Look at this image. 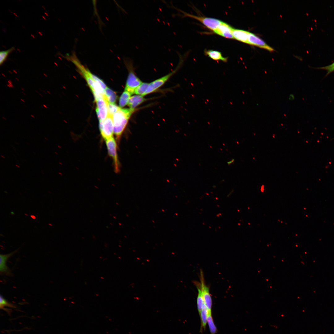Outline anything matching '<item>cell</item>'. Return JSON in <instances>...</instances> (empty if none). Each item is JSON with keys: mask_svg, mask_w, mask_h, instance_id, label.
Segmentation results:
<instances>
[{"mask_svg": "<svg viewBox=\"0 0 334 334\" xmlns=\"http://www.w3.org/2000/svg\"><path fill=\"white\" fill-rule=\"evenodd\" d=\"M5 306H8L10 307H15V306L13 304L7 301L1 295L0 296V307L1 309H3Z\"/></svg>", "mask_w": 334, "mask_h": 334, "instance_id": "24", "label": "cell"}, {"mask_svg": "<svg viewBox=\"0 0 334 334\" xmlns=\"http://www.w3.org/2000/svg\"><path fill=\"white\" fill-rule=\"evenodd\" d=\"M247 44L264 49L271 52L274 51V49L268 45L263 40L250 32L249 33Z\"/></svg>", "mask_w": 334, "mask_h": 334, "instance_id": "10", "label": "cell"}, {"mask_svg": "<svg viewBox=\"0 0 334 334\" xmlns=\"http://www.w3.org/2000/svg\"><path fill=\"white\" fill-rule=\"evenodd\" d=\"M149 84V83H147L142 82L136 89L134 94L143 96V95L148 87Z\"/></svg>", "mask_w": 334, "mask_h": 334, "instance_id": "21", "label": "cell"}, {"mask_svg": "<svg viewBox=\"0 0 334 334\" xmlns=\"http://www.w3.org/2000/svg\"><path fill=\"white\" fill-rule=\"evenodd\" d=\"M205 53L212 59L216 61H222L224 62H227L228 58L224 57L221 53L218 51L212 50H206Z\"/></svg>", "mask_w": 334, "mask_h": 334, "instance_id": "15", "label": "cell"}, {"mask_svg": "<svg viewBox=\"0 0 334 334\" xmlns=\"http://www.w3.org/2000/svg\"><path fill=\"white\" fill-rule=\"evenodd\" d=\"M14 251L11 253L6 254H1L0 255V271L1 272L7 273L9 271V269L6 265L7 259L15 253Z\"/></svg>", "mask_w": 334, "mask_h": 334, "instance_id": "14", "label": "cell"}, {"mask_svg": "<svg viewBox=\"0 0 334 334\" xmlns=\"http://www.w3.org/2000/svg\"><path fill=\"white\" fill-rule=\"evenodd\" d=\"M96 104V111L99 121L105 120L108 115V102L104 98L101 97L95 100Z\"/></svg>", "mask_w": 334, "mask_h": 334, "instance_id": "9", "label": "cell"}, {"mask_svg": "<svg viewBox=\"0 0 334 334\" xmlns=\"http://www.w3.org/2000/svg\"><path fill=\"white\" fill-rule=\"evenodd\" d=\"M131 95L129 92L124 91L119 98V105L120 107H123L128 105Z\"/></svg>", "mask_w": 334, "mask_h": 334, "instance_id": "17", "label": "cell"}, {"mask_svg": "<svg viewBox=\"0 0 334 334\" xmlns=\"http://www.w3.org/2000/svg\"><path fill=\"white\" fill-rule=\"evenodd\" d=\"M317 69L323 70L327 71L326 76L330 74L331 73L334 71V62L331 64L328 65L320 67H318Z\"/></svg>", "mask_w": 334, "mask_h": 334, "instance_id": "25", "label": "cell"}, {"mask_svg": "<svg viewBox=\"0 0 334 334\" xmlns=\"http://www.w3.org/2000/svg\"><path fill=\"white\" fill-rule=\"evenodd\" d=\"M135 109L120 108L112 116L114 133L119 140L129 120Z\"/></svg>", "mask_w": 334, "mask_h": 334, "instance_id": "2", "label": "cell"}, {"mask_svg": "<svg viewBox=\"0 0 334 334\" xmlns=\"http://www.w3.org/2000/svg\"><path fill=\"white\" fill-rule=\"evenodd\" d=\"M106 143L109 154L113 161L115 171L117 173L119 170V168L115 141L113 137L106 140Z\"/></svg>", "mask_w": 334, "mask_h": 334, "instance_id": "7", "label": "cell"}, {"mask_svg": "<svg viewBox=\"0 0 334 334\" xmlns=\"http://www.w3.org/2000/svg\"><path fill=\"white\" fill-rule=\"evenodd\" d=\"M99 128L102 137L105 140L113 137L114 125L112 116L108 115L103 121H99Z\"/></svg>", "mask_w": 334, "mask_h": 334, "instance_id": "5", "label": "cell"}, {"mask_svg": "<svg viewBox=\"0 0 334 334\" xmlns=\"http://www.w3.org/2000/svg\"><path fill=\"white\" fill-rule=\"evenodd\" d=\"M31 217L33 219H35L36 218V217L34 215H31Z\"/></svg>", "mask_w": 334, "mask_h": 334, "instance_id": "26", "label": "cell"}, {"mask_svg": "<svg viewBox=\"0 0 334 334\" xmlns=\"http://www.w3.org/2000/svg\"><path fill=\"white\" fill-rule=\"evenodd\" d=\"M201 289L202 292L204 303L208 311V314H211L212 299L209 293V288L205 284L203 273L200 272Z\"/></svg>", "mask_w": 334, "mask_h": 334, "instance_id": "8", "label": "cell"}, {"mask_svg": "<svg viewBox=\"0 0 334 334\" xmlns=\"http://www.w3.org/2000/svg\"><path fill=\"white\" fill-rule=\"evenodd\" d=\"M249 33V32L241 29L233 28L232 31V34L234 39L247 44Z\"/></svg>", "mask_w": 334, "mask_h": 334, "instance_id": "12", "label": "cell"}, {"mask_svg": "<svg viewBox=\"0 0 334 334\" xmlns=\"http://www.w3.org/2000/svg\"><path fill=\"white\" fill-rule=\"evenodd\" d=\"M62 56L75 65L86 80L94 96L104 95V90L91 78L92 73L81 63L75 52H73L70 55L67 54Z\"/></svg>", "mask_w": 334, "mask_h": 334, "instance_id": "1", "label": "cell"}, {"mask_svg": "<svg viewBox=\"0 0 334 334\" xmlns=\"http://www.w3.org/2000/svg\"><path fill=\"white\" fill-rule=\"evenodd\" d=\"M107 107L108 115L113 116L120 107H118L115 103H111L108 102Z\"/></svg>", "mask_w": 334, "mask_h": 334, "instance_id": "23", "label": "cell"}, {"mask_svg": "<svg viewBox=\"0 0 334 334\" xmlns=\"http://www.w3.org/2000/svg\"><path fill=\"white\" fill-rule=\"evenodd\" d=\"M15 49V48L13 47L7 50L0 52V65H2L5 62L9 54L13 51Z\"/></svg>", "mask_w": 334, "mask_h": 334, "instance_id": "20", "label": "cell"}, {"mask_svg": "<svg viewBox=\"0 0 334 334\" xmlns=\"http://www.w3.org/2000/svg\"><path fill=\"white\" fill-rule=\"evenodd\" d=\"M233 29L227 24L222 22L213 31L215 33L223 37L234 39L232 34Z\"/></svg>", "mask_w": 334, "mask_h": 334, "instance_id": "11", "label": "cell"}, {"mask_svg": "<svg viewBox=\"0 0 334 334\" xmlns=\"http://www.w3.org/2000/svg\"><path fill=\"white\" fill-rule=\"evenodd\" d=\"M211 314H208L207 321L211 334H215L217 332V329Z\"/></svg>", "mask_w": 334, "mask_h": 334, "instance_id": "22", "label": "cell"}, {"mask_svg": "<svg viewBox=\"0 0 334 334\" xmlns=\"http://www.w3.org/2000/svg\"><path fill=\"white\" fill-rule=\"evenodd\" d=\"M208 314V311L207 308L204 303L203 306L200 314L202 325L204 329L206 328L207 322V319Z\"/></svg>", "mask_w": 334, "mask_h": 334, "instance_id": "18", "label": "cell"}, {"mask_svg": "<svg viewBox=\"0 0 334 334\" xmlns=\"http://www.w3.org/2000/svg\"><path fill=\"white\" fill-rule=\"evenodd\" d=\"M16 166H17V167H19V166H18V165H16Z\"/></svg>", "mask_w": 334, "mask_h": 334, "instance_id": "27", "label": "cell"}, {"mask_svg": "<svg viewBox=\"0 0 334 334\" xmlns=\"http://www.w3.org/2000/svg\"><path fill=\"white\" fill-rule=\"evenodd\" d=\"M179 57L180 59L178 64L176 68L171 72L149 83L148 87L143 96L154 92L159 88L177 71L180 68L182 62V57L179 56Z\"/></svg>", "mask_w": 334, "mask_h": 334, "instance_id": "4", "label": "cell"}, {"mask_svg": "<svg viewBox=\"0 0 334 334\" xmlns=\"http://www.w3.org/2000/svg\"><path fill=\"white\" fill-rule=\"evenodd\" d=\"M146 101V99L144 96L136 94L131 96L129 101L128 105L130 108L135 109L137 107Z\"/></svg>", "mask_w": 334, "mask_h": 334, "instance_id": "13", "label": "cell"}, {"mask_svg": "<svg viewBox=\"0 0 334 334\" xmlns=\"http://www.w3.org/2000/svg\"><path fill=\"white\" fill-rule=\"evenodd\" d=\"M198 290V296L197 299V308L198 312L200 315L204 303L203 295L200 288H199L198 285L196 286Z\"/></svg>", "mask_w": 334, "mask_h": 334, "instance_id": "19", "label": "cell"}, {"mask_svg": "<svg viewBox=\"0 0 334 334\" xmlns=\"http://www.w3.org/2000/svg\"><path fill=\"white\" fill-rule=\"evenodd\" d=\"M104 97L107 102L115 103L117 99V96L114 92L106 87L104 91Z\"/></svg>", "mask_w": 334, "mask_h": 334, "instance_id": "16", "label": "cell"}, {"mask_svg": "<svg viewBox=\"0 0 334 334\" xmlns=\"http://www.w3.org/2000/svg\"><path fill=\"white\" fill-rule=\"evenodd\" d=\"M180 11L183 13V17H188L196 19L208 28L213 31L223 22L216 19L197 16L188 14L181 10Z\"/></svg>", "mask_w": 334, "mask_h": 334, "instance_id": "6", "label": "cell"}, {"mask_svg": "<svg viewBox=\"0 0 334 334\" xmlns=\"http://www.w3.org/2000/svg\"><path fill=\"white\" fill-rule=\"evenodd\" d=\"M124 60L129 71V74L125 91H127L132 94H134L136 89L142 82L135 73L132 60L130 59L126 58H125Z\"/></svg>", "mask_w": 334, "mask_h": 334, "instance_id": "3", "label": "cell"}]
</instances>
